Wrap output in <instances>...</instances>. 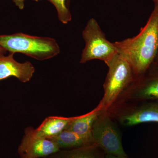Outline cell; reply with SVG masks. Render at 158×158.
<instances>
[{
  "instance_id": "6da1fadb",
  "label": "cell",
  "mask_w": 158,
  "mask_h": 158,
  "mask_svg": "<svg viewBox=\"0 0 158 158\" xmlns=\"http://www.w3.org/2000/svg\"><path fill=\"white\" fill-rule=\"evenodd\" d=\"M119 55L131 65L136 77L146 72L155 62L158 52V5L136 36L114 42Z\"/></svg>"
},
{
  "instance_id": "7a4b0ae2",
  "label": "cell",
  "mask_w": 158,
  "mask_h": 158,
  "mask_svg": "<svg viewBox=\"0 0 158 158\" xmlns=\"http://www.w3.org/2000/svg\"><path fill=\"white\" fill-rule=\"evenodd\" d=\"M0 46L10 53H20L39 61L54 58L60 52L56 40L23 33L0 35Z\"/></svg>"
},
{
  "instance_id": "3957f363",
  "label": "cell",
  "mask_w": 158,
  "mask_h": 158,
  "mask_svg": "<svg viewBox=\"0 0 158 158\" xmlns=\"http://www.w3.org/2000/svg\"><path fill=\"white\" fill-rule=\"evenodd\" d=\"M107 65L108 71L104 83L103 96L98 105L105 111L120 100L136 78L131 65L119 54Z\"/></svg>"
},
{
  "instance_id": "277c9868",
  "label": "cell",
  "mask_w": 158,
  "mask_h": 158,
  "mask_svg": "<svg viewBox=\"0 0 158 158\" xmlns=\"http://www.w3.org/2000/svg\"><path fill=\"white\" fill-rule=\"evenodd\" d=\"M82 37L85 45L80 59L82 64L97 59L107 65L118 54L116 45L107 39L95 19L88 21L82 32Z\"/></svg>"
},
{
  "instance_id": "5b68a950",
  "label": "cell",
  "mask_w": 158,
  "mask_h": 158,
  "mask_svg": "<svg viewBox=\"0 0 158 158\" xmlns=\"http://www.w3.org/2000/svg\"><path fill=\"white\" fill-rule=\"evenodd\" d=\"M107 112L115 121L125 127L158 123L157 101L119 102Z\"/></svg>"
},
{
  "instance_id": "8992f818",
  "label": "cell",
  "mask_w": 158,
  "mask_h": 158,
  "mask_svg": "<svg viewBox=\"0 0 158 158\" xmlns=\"http://www.w3.org/2000/svg\"><path fill=\"white\" fill-rule=\"evenodd\" d=\"M116 122L107 111H103L94 122L91 131L94 143L105 154L127 156L122 143L121 134Z\"/></svg>"
},
{
  "instance_id": "52a82bcc",
  "label": "cell",
  "mask_w": 158,
  "mask_h": 158,
  "mask_svg": "<svg viewBox=\"0 0 158 158\" xmlns=\"http://www.w3.org/2000/svg\"><path fill=\"white\" fill-rule=\"evenodd\" d=\"M127 101L158 102V65L154 64L144 74L136 77L116 103Z\"/></svg>"
},
{
  "instance_id": "ba28073f",
  "label": "cell",
  "mask_w": 158,
  "mask_h": 158,
  "mask_svg": "<svg viewBox=\"0 0 158 158\" xmlns=\"http://www.w3.org/2000/svg\"><path fill=\"white\" fill-rule=\"evenodd\" d=\"M59 150L55 142L39 137L36 134L35 129L30 126L24 130L18 153L20 158H46Z\"/></svg>"
},
{
  "instance_id": "9c48e42d",
  "label": "cell",
  "mask_w": 158,
  "mask_h": 158,
  "mask_svg": "<svg viewBox=\"0 0 158 158\" xmlns=\"http://www.w3.org/2000/svg\"><path fill=\"white\" fill-rule=\"evenodd\" d=\"M14 53L0 56V81L13 77L22 83L30 81L35 71L34 65L29 61L20 63L14 58Z\"/></svg>"
},
{
  "instance_id": "30bf717a",
  "label": "cell",
  "mask_w": 158,
  "mask_h": 158,
  "mask_svg": "<svg viewBox=\"0 0 158 158\" xmlns=\"http://www.w3.org/2000/svg\"><path fill=\"white\" fill-rule=\"evenodd\" d=\"M103 111L98 105L89 113L81 116L72 117L65 130L72 131L83 137L92 138L91 131L93 125Z\"/></svg>"
},
{
  "instance_id": "8fae6325",
  "label": "cell",
  "mask_w": 158,
  "mask_h": 158,
  "mask_svg": "<svg viewBox=\"0 0 158 158\" xmlns=\"http://www.w3.org/2000/svg\"><path fill=\"white\" fill-rule=\"evenodd\" d=\"M72 117L50 116L47 117L37 128L36 134L41 138L50 139L64 131Z\"/></svg>"
},
{
  "instance_id": "7c38bea8",
  "label": "cell",
  "mask_w": 158,
  "mask_h": 158,
  "mask_svg": "<svg viewBox=\"0 0 158 158\" xmlns=\"http://www.w3.org/2000/svg\"><path fill=\"white\" fill-rule=\"evenodd\" d=\"M49 139L55 142L60 150L74 149L94 144L92 138L83 137L67 130Z\"/></svg>"
},
{
  "instance_id": "4fadbf2b",
  "label": "cell",
  "mask_w": 158,
  "mask_h": 158,
  "mask_svg": "<svg viewBox=\"0 0 158 158\" xmlns=\"http://www.w3.org/2000/svg\"><path fill=\"white\" fill-rule=\"evenodd\" d=\"M105 152L95 143L69 150H59L46 158H104Z\"/></svg>"
},
{
  "instance_id": "5bb4252c",
  "label": "cell",
  "mask_w": 158,
  "mask_h": 158,
  "mask_svg": "<svg viewBox=\"0 0 158 158\" xmlns=\"http://www.w3.org/2000/svg\"><path fill=\"white\" fill-rule=\"evenodd\" d=\"M56 9L58 18L62 23L66 24L72 19V15L66 4L67 0H48Z\"/></svg>"
},
{
  "instance_id": "9a60e30c",
  "label": "cell",
  "mask_w": 158,
  "mask_h": 158,
  "mask_svg": "<svg viewBox=\"0 0 158 158\" xmlns=\"http://www.w3.org/2000/svg\"><path fill=\"white\" fill-rule=\"evenodd\" d=\"M12 1L16 6L18 7L19 9L23 10L24 8V2L25 0H12Z\"/></svg>"
},
{
  "instance_id": "2e32d148",
  "label": "cell",
  "mask_w": 158,
  "mask_h": 158,
  "mask_svg": "<svg viewBox=\"0 0 158 158\" xmlns=\"http://www.w3.org/2000/svg\"><path fill=\"white\" fill-rule=\"evenodd\" d=\"M104 158H131L129 157L127 155H116L106 154Z\"/></svg>"
},
{
  "instance_id": "e0dca14e",
  "label": "cell",
  "mask_w": 158,
  "mask_h": 158,
  "mask_svg": "<svg viewBox=\"0 0 158 158\" xmlns=\"http://www.w3.org/2000/svg\"><path fill=\"white\" fill-rule=\"evenodd\" d=\"M6 50L2 48L0 46V56H2V55H5L6 54Z\"/></svg>"
},
{
  "instance_id": "ac0fdd59",
  "label": "cell",
  "mask_w": 158,
  "mask_h": 158,
  "mask_svg": "<svg viewBox=\"0 0 158 158\" xmlns=\"http://www.w3.org/2000/svg\"><path fill=\"white\" fill-rule=\"evenodd\" d=\"M154 64H156V65H158V52L156 58L155 62Z\"/></svg>"
},
{
  "instance_id": "d6986e66",
  "label": "cell",
  "mask_w": 158,
  "mask_h": 158,
  "mask_svg": "<svg viewBox=\"0 0 158 158\" xmlns=\"http://www.w3.org/2000/svg\"><path fill=\"white\" fill-rule=\"evenodd\" d=\"M154 3H155V5H158V0H152Z\"/></svg>"
},
{
  "instance_id": "ffe728a7",
  "label": "cell",
  "mask_w": 158,
  "mask_h": 158,
  "mask_svg": "<svg viewBox=\"0 0 158 158\" xmlns=\"http://www.w3.org/2000/svg\"><path fill=\"white\" fill-rule=\"evenodd\" d=\"M33 1H36V2H38V1H40V0H33Z\"/></svg>"
}]
</instances>
